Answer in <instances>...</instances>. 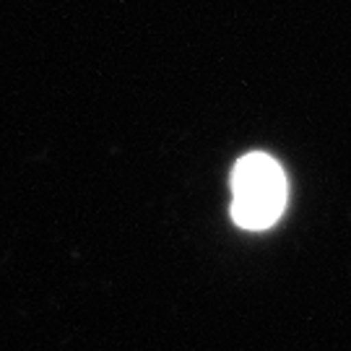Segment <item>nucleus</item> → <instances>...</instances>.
Listing matches in <instances>:
<instances>
[{
  "label": "nucleus",
  "instance_id": "f257e3e1",
  "mask_svg": "<svg viewBox=\"0 0 351 351\" xmlns=\"http://www.w3.org/2000/svg\"><path fill=\"white\" fill-rule=\"evenodd\" d=\"M287 175L263 151L245 154L232 169V219L239 229L263 232L287 208Z\"/></svg>",
  "mask_w": 351,
  "mask_h": 351
}]
</instances>
